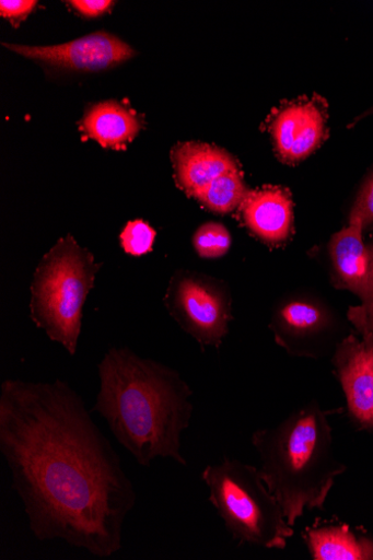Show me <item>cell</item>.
<instances>
[{
	"label": "cell",
	"instance_id": "cell-1",
	"mask_svg": "<svg viewBox=\"0 0 373 560\" xmlns=\"http://www.w3.org/2000/svg\"><path fill=\"white\" fill-rule=\"evenodd\" d=\"M0 453L37 540H63L97 558L121 550L137 492L67 383L2 384Z\"/></svg>",
	"mask_w": 373,
	"mask_h": 560
},
{
	"label": "cell",
	"instance_id": "cell-2",
	"mask_svg": "<svg viewBox=\"0 0 373 560\" xmlns=\"http://www.w3.org/2000/svg\"><path fill=\"white\" fill-rule=\"evenodd\" d=\"M100 392L93 411L142 467L173 459L187 466L182 435L190 425L191 392L173 370L113 348L98 365Z\"/></svg>",
	"mask_w": 373,
	"mask_h": 560
},
{
	"label": "cell",
	"instance_id": "cell-3",
	"mask_svg": "<svg viewBox=\"0 0 373 560\" xmlns=\"http://www.w3.org/2000/svg\"><path fill=\"white\" fill-rule=\"evenodd\" d=\"M250 441L259 475L289 525L294 527L305 511H324L336 478L347 470L334 456L328 413L308 405L275 428L255 431Z\"/></svg>",
	"mask_w": 373,
	"mask_h": 560
},
{
	"label": "cell",
	"instance_id": "cell-4",
	"mask_svg": "<svg viewBox=\"0 0 373 560\" xmlns=\"http://www.w3.org/2000/svg\"><path fill=\"white\" fill-rule=\"evenodd\" d=\"M201 480L234 540L266 549L287 547L294 528L257 468L225 457L221 464L207 466Z\"/></svg>",
	"mask_w": 373,
	"mask_h": 560
},
{
	"label": "cell",
	"instance_id": "cell-5",
	"mask_svg": "<svg viewBox=\"0 0 373 560\" xmlns=\"http://www.w3.org/2000/svg\"><path fill=\"white\" fill-rule=\"evenodd\" d=\"M100 266L71 235L59 241L34 275L31 318L47 337L75 354L83 305Z\"/></svg>",
	"mask_w": 373,
	"mask_h": 560
},
{
	"label": "cell",
	"instance_id": "cell-6",
	"mask_svg": "<svg viewBox=\"0 0 373 560\" xmlns=\"http://www.w3.org/2000/svg\"><path fill=\"white\" fill-rule=\"evenodd\" d=\"M167 299L172 315L201 346H221L232 313L229 299L220 290L186 278Z\"/></svg>",
	"mask_w": 373,
	"mask_h": 560
},
{
	"label": "cell",
	"instance_id": "cell-7",
	"mask_svg": "<svg viewBox=\"0 0 373 560\" xmlns=\"http://www.w3.org/2000/svg\"><path fill=\"white\" fill-rule=\"evenodd\" d=\"M3 45L13 52L53 68L95 72L119 66L135 55L120 38L104 32L55 46Z\"/></svg>",
	"mask_w": 373,
	"mask_h": 560
},
{
	"label": "cell",
	"instance_id": "cell-8",
	"mask_svg": "<svg viewBox=\"0 0 373 560\" xmlns=\"http://www.w3.org/2000/svg\"><path fill=\"white\" fill-rule=\"evenodd\" d=\"M326 122L319 102L301 98L282 106L271 121L278 156L288 164L305 160L324 141Z\"/></svg>",
	"mask_w": 373,
	"mask_h": 560
},
{
	"label": "cell",
	"instance_id": "cell-9",
	"mask_svg": "<svg viewBox=\"0 0 373 560\" xmlns=\"http://www.w3.org/2000/svg\"><path fill=\"white\" fill-rule=\"evenodd\" d=\"M334 362L351 416L373 428V341H360L354 336L343 339Z\"/></svg>",
	"mask_w": 373,
	"mask_h": 560
},
{
	"label": "cell",
	"instance_id": "cell-10",
	"mask_svg": "<svg viewBox=\"0 0 373 560\" xmlns=\"http://www.w3.org/2000/svg\"><path fill=\"white\" fill-rule=\"evenodd\" d=\"M241 208L247 228L264 242L278 244L291 235L293 201L288 189L265 186L249 191Z\"/></svg>",
	"mask_w": 373,
	"mask_h": 560
},
{
	"label": "cell",
	"instance_id": "cell-11",
	"mask_svg": "<svg viewBox=\"0 0 373 560\" xmlns=\"http://www.w3.org/2000/svg\"><path fill=\"white\" fill-rule=\"evenodd\" d=\"M173 162L179 187L191 197L223 174L238 170L226 150L201 142L176 145Z\"/></svg>",
	"mask_w": 373,
	"mask_h": 560
},
{
	"label": "cell",
	"instance_id": "cell-12",
	"mask_svg": "<svg viewBox=\"0 0 373 560\" xmlns=\"http://www.w3.org/2000/svg\"><path fill=\"white\" fill-rule=\"evenodd\" d=\"M360 222L335 234L330 242V254L338 282L360 298L365 292L371 271V252L362 241Z\"/></svg>",
	"mask_w": 373,
	"mask_h": 560
},
{
	"label": "cell",
	"instance_id": "cell-13",
	"mask_svg": "<svg viewBox=\"0 0 373 560\" xmlns=\"http://www.w3.org/2000/svg\"><path fill=\"white\" fill-rule=\"evenodd\" d=\"M303 538L314 560H373V539L347 525L307 527Z\"/></svg>",
	"mask_w": 373,
	"mask_h": 560
},
{
	"label": "cell",
	"instance_id": "cell-14",
	"mask_svg": "<svg viewBox=\"0 0 373 560\" xmlns=\"http://www.w3.org/2000/svg\"><path fill=\"white\" fill-rule=\"evenodd\" d=\"M139 120L116 101L93 106L85 115L82 129L104 148H125L138 135Z\"/></svg>",
	"mask_w": 373,
	"mask_h": 560
},
{
	"label": "cell",
	"instance_id": "cell-15",
	"mask_svg": "<svg viewBox=\"0 0 373 560\" xmlns=\"http://www.w3.org/2000/svg\"><path fill=\"white\" fill-rule=\"evenodd\" d=\"M328 326V317L317 305L292 301L279 312L275 330L280 342L291 349L306 351L311 340Z\"/></svg>",
	"mask_w": 373,
	"mask_h": 560
},
{
	"label": "cell",
	"instance_id": "cell-16",
	"mask_svg": "<svg viewBox=\"0 0 373 560\" xmlns=\"http://www.w3.org/2000/svg\"><path fill=\"white\" fill-rule=\"evenodd\" d=\"M249 191L240 170H236L218 177L194 198L211 212L229 214L243 206Z\"/></svg>",
	"mask_w": 373,
	"mask_h": 560
},
{
	"label": "cell",
	"instance_id": "cell-17",
	"mask_svg": "<svg viewBox=\"0 0 373 560\" xmlns=\"http://www.w3.org/2000/svg\"><path fill=\"white\" fill-rule=\"evenodd\" d=\"M232 238L226 228L220 223H206L194 236V245L201 258L215 259L225 256Z\"/></svg>",
	"mask_w": 373,
	"mask_h": 560
},
{
	"label": "cell",
	"instance_id": "cell-18",
	"mask_svg": "<svg viewBox=\"0 0 373 560\" xmlns=\"http://www.w3.org/2000/svg\"><path fill=\"white\" fill-rule=\"evenodd\" d=\"M371 252V271L365 292L361 296L362 304L349 312V319L362 334L363 340L373 341V246Z\"/></svg>",
	"mask_w": 373,
	"mask_h": 560
},
{
	"label": "cell",
	"instance_id": "cell-19",
	"mask_svg": "<svg viewBox=\"0 0 373 560\" xmlns=\"http://www.w3.org/2000/svg\"><path fill=\"white\" fill-rule=\"evenodd\" d=\"M155 232L143 221L128 223L121 234L124 249L131 256L140 257L151 250Z\"/></svg>",
	"mask_w": 373,
	"mask_h": 560
},
{
	"label": "cell",
	"instance_id": "cell-20",
	"mask_svg": "<svg viewBox=\"0 0 373 560\" xmlns=\"http://www.w3.org/2000/svg\"><path fill=\"white\" fill-rule=\"evenodd\" d=\"M360 222L363 230L373 224V173L365 179L355 199L349 223Z\"/></svg>",
	"mask_w": 373,
	"mask_h": 560
},
{
	"label": "cell",
	"instance_id": "cell-21",
	"mask_svg": "<svg viewBox=\"0 0 373 560\" xmlns=\"http://www.w3.org/2000/svg\"><path fill=\"white\" fill-rule=\"evenodd\" d=\"M36 4L37 2H33V0H16V2L2 0V2H0V13H2V16L5 19L20 22L32 13Z\"/></svg>",
	"mask_w": 373,
	"mask_h": 560
},
{
	"label": "cell",
	"instance_id": "cell-22",
	"mask_svg": "<svg viewBox=\"0 0 373 560\" xmlns=\"http://www.w3.org/2000/svg\"><path fill=\"white\" fill-rule=\"evenodd\" d=\"M70 4L86 18H96L108 11L114 2L110 0H72Z\"/></svg>",
	"mask_w": 373,
	"mask_h": 560
},
{
	"label": "cell",
	"instance_id": "cell-23",
	"mask_svg": "<svg viewBox=\"0 0 373 560\" xmlns=\"http://www.w3.org/2000/svg\"><path fill=\"white\" fill-rule=\"evenodd\" d=\"M369 114H373V110H372V112H370Z\"/></svg>",
	"mask_w": 373,
	"mask_h": 560
}]
</instances>
